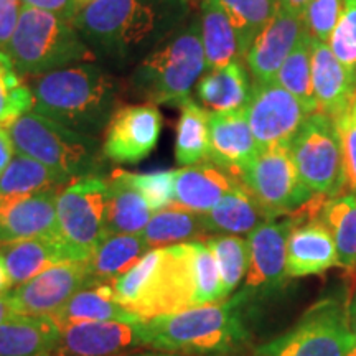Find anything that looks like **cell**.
Masks as SVG:
<instances>
[{
  "label": "cell",
  "instance_id": "cell-1",
  "mask_svg": "<svg viewBox=\"0 0 356 356\" xmlns=\"http://www.w3.org/2000/svg\"><path fill=\"white\" fill-rule=\"evenodd\" d=\"M191 0H92L73 25L96 58L132 65L190 20Z\"/></svg>",
  "mask_w": 356,
  "mask_h": 356
},
{
  "label": "cell",
  "instance_id": "cell-2",
  "mask_svg": "<svg viewBox=\"0 0 356 356\" xmlns=\"http://www.w3.org/2000/svg\"><path fill=\"white\" fill-rule=\"evenodd\" d=\"M35 113L97 137L119 109V86L102 66L78 63L25 79Z\"/></svg>",
  "mask_w": 356,
  "mask_h": 356
},
{
  "label": "cell",
  "instance_id": "cell-3",
  "mask_svg": "<svg viewBox=\"0 0 356 356\" xmlns=\"http://www.w3.org/2000/svg\"><path fill=\"white\" fill-rule=\"evenodd\" d=\"M191 243L149 249L111 282L114 299L142 320L195 309Z\"/></svg>",
  "mask_w": 356,
  "mask_h": 356
},
{
  "label": "cell",
  "instance_id": "cell-4",
  "mask_svg": "<svg viewBox=\"0 0 356 356\" xmlns=\"http://www.w3.org/2000/svg\"><path fill=\"white\" fill-rule=\"evenodd\" d=\"M241 293L220 304L160 315L140 323L142 345L175 353L207 355L228 351L246 338Z\"/></svg>",
  "mask_w": 356,
  "mask_h": 356
},
{
  "label": "cell",
  "instance_id": "cell-5",
  "mask_svg": "<svg viewBox=\"0 0 356 356\" xmlns=\"http://www.w3.org/2000/svg\"><path fill=\"white\" fill-rule=\"evenodd\" d=\"M207 71L198 13L134 66L132 92L149 104L178 106Z\"/></svg>",
  "mask_w": 356,
  "mask_h": 356
},
{
  "label": "cell",
  "instance_id": "cell-6",
  "mask_svg": "<svg viewBox=\"0 0 356 356\" xmlns=\"http://www.w3.org/2000/svg\"><path fill=\"white\" fill-rule=\"evenodd\" d=\"M6 53L25 79L96 60L71 22L24 6Z\"/></svg>",
  "mask_w": 356,
  "mask_h": 356
},
{
  "label": "cell",
  "instance_id": "cell-7",
  "mask_svg": "<svg viewBox=\"0 0 356 356\" xmlns=\"http://www.w3.org/2000/svg\"><path fill=\"white\" fill-rule=\"evenodd\" d=\"M2 127L10 136L15 152L38 160L70 181L99 175L104 155L95 136L61 126L35 111L19 115Z\"/></svg>",
  "mask_w": 356,
  "mask_h": 356
},
{
  "label": "cell",
  "instance_id": "cell-8",
  "mask_svg": "<svg viewBox=\"0 0 356 356\" xmlns=\"http://www.w3.org/2000/svg\"><path fill=\"white\" fill-rule=\"evenodd\" d=\"M108 181L101 175L73 180L56 200L58 238L73 262H86L106 238Z\"/></svg>",
  "mask_w": 356,
  "mask_h": 356
},
{
  "label": "cell",
  "instance_id": "cell-9",
  "mask_svg": "<svg viewBox=\"0 0 356 356\" xmlns=\"http://www.w3.org/2000/svg\"><path fill=\"white\" fill-rule=\"evenodd\" d=\"M300 180L312 193L333 198L345 193L346 177L333 119L314 113L289 145Z\"/></svg>",
  "mask_w": 356,
  "mask_h": 356
},
{
  "label": "cell",
  "instance_id": "cell-10",
  "mask_svg": "<svg viewBox=\"0 0 356 356\" xmlns=\"http://www.w3.org/2000/svg\"><path fill=\"white\" fill-rule=\"evenodd\" d=\"M356 346L346 305L323 299L312 305L299 323L261 350L264 356H346Z\"/></svg>",
  "mask_w": 356,
  "mask_h": 356
},
{
  "label": "cell",
  "instance_id": "cell-11",
  "mask_svg": "<svg viewBox=\"0 0 356 356\" xmlns=\"http://www.w3.org/2000/svg\"><path fill=\"white\" fill-rule=\"evenodd\" d=\"M238 178L273 218L292 215L315 195L300 180L289 147L261 149Z\"/></svg>",
  "mask_w": 356,
  "mask_h": 356
},
{
  "label": "cell",
  "instance_id": "cell-12",
  "mask_svg": "<svg viewBox=\"0 0 356 356\" xmlns=\"http://www.w3.org/2000/svg\"><path fill=\"white\" fill-rule=\"evenodd\" d=\"M299 220L305 218L292 213L267 221L248 234L249 267L244 287L239 291L248 304L274 296L286 286L289 279L287 238Z\"/></svg>",
  "mask_w": 356,
  "mask_h": 356
},
{
  "label": "cell",
  "instance_id": "cell-13",
  "mask_svg": "<svg viewBox=\"0 0 356 356\" xmlns=\"http://www.w3.org/2000/svg\"><path fill=\"white\" fill-rule=\"evenodd\" d=\"M244 114L261 149L291 145L310 115L305 106L277 81H252Z\"/></svg>",
  "mask_w": 356,
  "mask_h": 356
},
{
  "label": "cell",
  "instance_id": "cell-14",
  "mask_svg": "<svg viewBox=\"0 0 356 356\" xmlns=\"http://www.w3.org/2000/svg\"><path fill=\"white\" fill-rule=\"evenodd\" d=\"M162 124V114L155 104L122 106L104 129L102 155L114 163L142 162L157 147Z\"/></svg>",
  "mask_w": 356,
  "mask_h": 356
},
{
  "label": "cell",
  "instance_id": "cell-15",
  "mask_svg": "<svg viewBox=\"0 0 356 356\" xmlns=\"http://www.w3.org/2000/svg\"><path fill=\"white\" fill-rule=\"evenodd\" d=\"M91 286L86 262H61L8 292L13 312L25 317H50L81 289Z\"/></svg>",
  "mask_w": 356,
  "mask_h": 356
},
{
  "label": "cell",
  "instance_id": "cell-16",
  "mask_svg": "<svg viewBox=\"0 0 356 356\" xmlns=\"http://www.w3.org/2000/svg\"><path fill=\"white\" fill-rule=\"evenodd\" d=\"M61 188L0 197V246L58 236L56 200Z\"/></svg>",
  "mask_w": 356,
  "mask_h": 356
},
{
  "label": "cell",
  "instance_id": "cell-17",
  "mask_svg": "<svg viewBox=\"0 0 356 356\" xmlns=\"http://www.w3.org/2000/svg\"><path fill=\"white\" fill-rule=\"evenodd\" d=\"M304 35L300 13L279 7L274 17L257 33L244 55V65L256 83L275 81L284 60Z\"/></svg>",
  "mask_w": 356,
  "mask_h": 356
},
{
  "label": "cell",
  "instance_id": "cell-18",
  "mask_svg": "<svg viewBox=\"0 0 356 356\" xmlns=\"http://www.w3.org/2000/svg\"><path fill=\"white\" fill-rule=\"evenodd\" d=\"M140 323L78 322L61 328L53 356H124L142 345Z\"/></svg>",
  "mask_w": 356,
  "mask_h": 356
},
{
  "label": "cell",
  "instance_id": "cell-19",
  "mask_svg": "<svg viewBox=\"0 0 356 356\" xmlns=\"http://www.w3.org/2000/svg\"><path fill=\"white\" fill-rule=\"evenodd\" d=\"M261 152L244 109L210 111V160L238 177Z\"/></svg>",
  "mask_w": 356,
  "mask_h": 356
},
{
  "label": "cell",
  "instance_id": "cell-20",
  "mask_svg": "<svg viewBox=\"0 0 356 356\" xmlns=\"http://www.w3.org/2000/svg\"><path fill=\"white\" fill-rule=\"evenodd\" d=\"M238 184V177L211 160L181 167L175 170L172 204L204 215L211 211Z\"/></svg>",
  "mask_w": 356,
  "mask_h": 356
},
{
  "label": "cell",
  "instance_id": "cell-21",
  "mask_svg": "<svg viewBox=\"0 0 356 356\" xmlns=\"http://www.w3.org/2000/svg\"><path fill=\"white\" fill-rule=\"evenodd\" d=\"M338 266L333 236L318 216L299 220L287 238V275L292 279L322 274Z\"/></svg>",
  "mask_w": 356,
  "mask_h": 356
},
{
  "label": "cell",
  "instance_id": "cell-22",
  "mask_svg": "<svg viewBox=\"0 0 356 356\" xmlns=\"http://www.w3.org/2000/svg\"><path fill=\"white\" fill-rule=\"evenodd\" d=\"M312 88L317 111L335 119L350 108L356 83L327 43L312 40Z\"/></svg>",
  "mask_w": 356,
  "mask_h": 356
},
{
  "label": "cell",
  "instance_id": "cell-23",
  "mask_svg": "<svg viewBox=\"0 0 356 356\" xmlns=\"http://www.w3.org/2000/svg\"><path fill=\"white\" fill-rule=\"evenodd\" d=\"M106 181V236L140 234L154 211L134 185L131 172L114 170Z\"/></svg>",
  "mask_w": 356,
  "mask_h": 356
},
{
  "label": "cell",
  "instance_id": "cell-24",
  "mask_svg": "<svg viewBox=\"0 0 356 356\" xmlns=\"http://www.w3.org/2000/svg\"><path fill=\"white\" fill-rule=\"evenodd\" d=\"M50 318L60 328L78 322H144L114 299L111 284H95L74 293Z\"/></svg>",
  "mask_w": 356,
  "mask_h": 356
},
{
  "label": "cell",
  "instance_id": "cell-25",
  "mask_svg": "<svg viewBox=\"0 0 356 356\" xmlns=\"http://www.w3.org/2000/svg\"><path fill=\"white\" fill-rule=\"evenodd\" d=\"M203 225L208 234H249L264 222L275 220L252 197L241 181L222 197L211 211L204 213Z\"/></svg>",
  "mask_w": 356,
  "mask_h": 356
},
{
  "label": "cell",
  "instance_id": "cell-26",
  "mask_svg": "<svg viewBox=\"0 0 356 356\" xmlns=\"http://www.w3.org/2000/svg\"><path fill=\"white\" fill-rule=\"evenodd\" d=\"M0 257L7 267L13 286H20L50 267L73 262L68 249L58 236L35 238L0 246Z\"/></svg>",
  "mask_w": 356,
  "mask_h": 356
},
{
  "label": "cell",
  "instance_id": "cell-27",
  "mask_svg": "<svg viewBox=\"0 0 356 356\" xmlns=\"http://www.w3.org/2000/svg\"><path fill=\"white\" fill-rule=\"evenodd\" d=\"M61 328L50 317L15 315L0 325V356H53Z\"/></svg>",
  "mask_w": 356,
  "mask_h": 356
},
{
  "label": "cell",
  "instance_id": "cell-28",
  "mask_svg": "<svg viewBox=\"0 0 356 356\" xmlns=\"http://www.w3.org/2000/svg\"><path fill=\"white\" fill-rule=\"evenodd\" d=\"M198 19L207 71L243 60L238 32L218 0H198Z\"/></svg>",
  "mask_w": 356,
  "mask_h": 356
},
{
  "label": "cell",
  "instance_id": "cell-29",
  "mask_svg": "<svg viewBox=\"0 0 356 356\" xmlns=\"http://www.w3.org/2000/svg\"><path fill=\"white\" fill-rule=\"evenodd\" d=\"M251 88L246 65L243 60H236L221 68L204 71L197 83V97L211 113L244 109Z\"/></svg>",
  "mask_w": 356,
  "mask_h": 356
},
{
  "label": "cell",
  "instance_id": "cell-30",
  "mask_svg": "<svg viewBox=\"0 0 356 356\" xmlns=\"http://www.w3.org/2000/svg\"><path fill=\"white\" fill-rule=\"evenodd\" d=\"M140 234H109L86 261L91 286L111 284L121 277L149 251Z\"/></svg>",
  "mask_w": 356,
  "mask_h": 356
},
{
  "label": "cell",
  "instance_id": "cell-31",
  "mask_svg": "<svg viewBox=\"0 0 356 356\" xmlns=\"http://www.w3.org/2000/svg\"><path fill=\"white\" fill-rule=\"evenodd\" d=\"M175 160L180 167L210 160V111L193 97L178 104Z\"/></svg>",
  "mask_w": 356,
  "mask_h": 356
},
{
  "label": "cell",
  "instance_id": "cell-32",
  "mask_svg": "<svg viewBox=\"0 0 356 356\" xmlns=\"http://www.w3.org/2000/svg\"><path fill=\"white\" fill-rule=\"evenodd\" d=\"M318 218L333 236L338 266L350 273L356 270V193L348 191L327 198Z\"/></svg>",
  "mask_w": 356,
  "mask_h": 356
},
{
  "label": "cell",
  "instance_id": "cell-33",
  "mask_svg": "<svg viewBox=\"0 0 356 356\" xmlns=\"http://www.w3.org/2000/svg\"><path fill=\"white\" fill-rule=\"evenodd\" d=\"M140 236L145 239L147 246L154 249L185 243L188 239L197 241L210 234L204 228L202 215L170 204L154 213Z\"/></svg>",
  "mask_w": 356,
  "mask_h": 356
},
{
  "label": "cell",
  "instance_id": "cell-34",
  "mask_svg": "<svg viewBox=\"0 0 356 356\" xmlns=\"http://www.w3.org/2000/svg\"><path fill=\"white\" fill-rule=\"evenodd\" d=\"M68 178L48 168L38 160L15 152L6 170L0 173V197H15L47 188H65Z\"/></svg>",
  "mask_w": 356,
  "mask_h": 356
},
{
  "label": "cell",
  "instance_id": "cell-35",
  "mask_svg": "<svg viewBox=\"0 0 356 356\" xmlns=\"http://www.w3.org/2000/svg\"><path fill=\"white\" fill-rule=\"evenodd\" d=\"M204 243L211 249L213 256L216 259L221 277L222 299H229V296H233L248 274V239L234 234H215Z\"/></svg>",
  "mask_w": 356,
  "mask_h": 356
},
{
  "label": "cell",
  "instance_id": "cell-36",
  "mask_svg": "<svg viewBox=\"0 0 356 356\" xmlns=\"http://www.w3.org/2000/svg\"><path fill=\"white\" fill-rule=\"evenodd\" d=\"M280 86L299 99L310 114L317 111L312 88V40L305 32L284 60L275 76Z\"/></svg>",
  "mask_w": 356,
  "mask_h": 356
},
{
  "label": "cell",
  "instance_id": "cell-37",
  "mask_svg": "<svg viewBox=\"0 0 356 356\" xmlns=\"http://www.w3.org/2000/svg\"><path fill=\"white\" fill-rule=\"evenodd\" d=\"M228 12L241 43L243 60L257 33L274 17L279 0H218Z\"/></svg>",
  "mask_w": 356,
  "mask_h": 356
},
{
  "label": "cell",
  "instance_id": "cell-38",
  "mask_svg": "<svg viewBox=\"0 0 356 356\" xmlns=\"http://www.w3.org/2000/svg\"><path fill=\"white\" fill-rule=\"evenodd\" d=\"M33 108L29 84L17 73L7 53L0 51V126Z\"/></svg>",
  "mask_w": 356,
  "mask_h": 356
},
{
  "label": "cell",
  "instance_id": "cell-39",
  "mask_svg": "<svg viewBox=\"0 0 356 356\" xmlns=\"http://www.w3.org/2000/svg\"><path fill=\"white\" fill-rule=\"evenodd\" d=\"M193 279H195V307L220 304L222 287L220 270L215 256L207 243L193 241Z\"/></svg>",
  "mask_w": 356,
  "mask_h": 356
},
{
  "label": "cell",
  "instance_id": "cell-40",
  "mask_svg": "<svg viewBox=\"0 0 356 356\" xmlns=\"http://www.w3.org/2000/svg\"><path fill=\"white\" fill-rule=\"evenodd\" d=\"M327 44L356 83V0H345L343 12Z\"/></svg>",
  "mask_w": 356,
  "mask_h": 356
},
{
  "label": "cell",
  "instance_id": "cell-41",
  "mask_svg": "<svg viewBox=\"0 0 356 356\" xmlns=\"http://www.w3.org/2000/svg\"><path fill=\"white\" fill-rule=\"evenodd\" d=\"M343 7L345 0H312L302 13L307 37L314 42L328 43Z\"/></svg>",
  "mask_w": 356,
  "mask_h": 356
},
{
  "label": "cell",
  "instance_id": "cell-42",
  "mask_svg": "<svg viewBox=\"0 0 356 356\" xmlns=\"http://www.w3.org/2000/svg\"><path fill=\"white\" fill-rule=\"evenodd\" d=\"M134 185L154 213L168 208L173 203V180L175 170H160L152 173H131Z\"/></svg>",
  "mask_w": 356,
  "mask_h": 356
},
{
  "label": "cell",
  "instance_id": "cell-43",
  "mask_svg": "<svg viewBox=\"0 0 356 356\" xmlns=\"http://www.w3.org/2000/svg\"><path fill=\"white\" fill-rule=\"evenodd\" d=\"M333 124L340 140L346 186L356 193V113L348 108L343 114L333 119Z\"/></svg>",
  "mask_w": 356,
  "mask_h": 356
},
{
  "label": "cell",
  "instance_id": "cell-44",
  "mask_svg": "<svg viewBox=\"0 0 356 356\" xmlns=\"http://www.w3.org/2000/svg\"><path fill=\"white\" fill-rule=\"evenodd\" d=\"M22 6L37 8V10H43L53 15L60 17L66 22H71L76 19L78 13L83 10L84 3L81 0H20Z\"/></svg>",
  "mask_w": 356,
  "mask_h": 356
},
{
  "label": "cell",
  "instance_id": "cell-45",
  "mask_svg": "<svg viewBox=\"0 0 356 356\" xmlns=\"http://www.w3.org/2000/svg\"><path fill=\"white\" fill-rule=\"evenodd\" d=\"M22 10L20 0H0V51L6 53Z\"/></svg>",
  "mask_w": 356,
  "mask_h": 356
},
{
  "label": "cell",
  "instance_id": "cell-46",
  "mask_svg": "<svg viewBox=\"0 0 356 356\" xmlns=\"http://www.w3.org/2000/svg\"><path fill=\"white\" fill-rule=\"evenodd\" d=\"M13 155H15V147H13L10 136L0 126V173L6 170Z\"/></svg>",
  "mask_w": 356,
  "mask_h": 356
},
{
  "label": "cell",
  "instance_id": "cell-47",
  "mask_svg": "<svg viewBox=\"0 0 356 356\" xmlns=\"http://www.w3.org/2000/svg\"><path fill=\"white\" fill-rule=\"evenodd\" d=\"M346 317H348V325L350 330L353 333L355 341H356V282L353 287V292H351L348 302H346Z\"/></svg>",
  "mask_w": 356,
  "mask_h": 356
},
{
  "label": "cell",
  "instance_id": "cell-48",
  "mask_svg": "<svg viewBox=\"0 0 356 356\" xmlns=\"http://www.w3.org/2000/svg\"><path fill=\"white\" fill-rule=\"evenodd\" d=\"M15 312H13L10 302H8L7 293H2L0 296V325L8 322V320L15 317Z\"/></svg>",
  "mask_w": 356,
  "mask_h": 356
},
{
  "label": "cell",
  "instance_id": "cell-49",
  "mask_svg": "<svg viewBox=\"0 0 356 356\" xmlns=\"http://www.w3.org/2000/svg\"><path fill=\"white\" fill-rule=\"evenodd\" d=\"M310 2H312V0H279V7L289 8V10L300 13V15H302Z\"/></svg>",
  "mask_w": 356,
  "mask_h": 356
},
{
  "label": "cell",
  "instance_id": "cell-50",
  "mask_svg": "<svg viewBox=\"0 0 356 356\" xmlns=\"http://www.w3.org/2000/svg\"><path fill=\"white\" fill-rule=\"evenodd\" d=\"M12 286L13 284H12L10 275H8L7 267H6V264H3L2 257H0V296H2V293H8Z\"/></svg>",
  "mask_w": 356,
  "mask_h": 356
},
{
  "label": "cell",
  "instance_id": "cell-51",
  "mask_svg": "<svg viewBox=\"0 0 356 356\" xmlns=\"http://www.w3.org/2000/svg\"><path fill=\"white\" fill-rule=\"evenodd\" d=\"M346 356H356V346H355V348H353V350H351V351H350V353H348V355H346Z\"/></svg>",
  "mask_w": 356,
  "mask_h": 356
},
{
  "label": "cell",
  "instance_id": "cell-52",
  "mask_svg": "<svg viewBox=\"0 0 356 356\" xmlns=\"http://www.w3.org/2000/svg\"><path fill=\"white\" fill-rule=\"evenodd\" d=\"M137 356H167V355H137Z\"/></svg>",
  "mask_w": 356,
  "mask_h": 356
},
{
  "label": "cell",
  "instance_id": "cell-53",
  "mask_svg": "<svg viewBox=\"0 0 356 356\" xmlns=\"http://www.w3.org/2000/svg\"><path fill=\"white\" fill-rule=\"evenodd\" d=\"M81 2L84 3V6H86V3H89V2H92V0H81Z\"/></svg>",
  "mask_w": 356,
  "mask_h": 356
},
{
  "label": "cell",
  "instance_id": "cell-54",
  "mask_svg": "<svg viewBox=\"0 0 356 356\" xmlns=\"http://www.w3.org/2000/svg\"><path fill=\"white\" fill-rule=\"evenodd\" d=\"M353 274H355V275H356V270H355V273H353ZM355 282H356V279H355Z\"/></svg>",
  "mask_w": 356,
  "mask_h": 356
}]
</instances>
